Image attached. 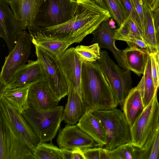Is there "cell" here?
<instances>
[{"mask_svg":"<svg viewBox=\"0 0 159 159\" xmlns=\"http://www.w3.org/2000/svg\"><path fill=\"white\" fill-rule=\"evenodd\" d=\"M111 17L109 11L91 0H77L72 18L68 21L48 27H35L37 37L65 40L72 44L81 42L92 34L101 22Z\"/></svg>","mask_w":159,"mask_h":159,"instance_id":"6da1fadb","label":"cell"},{"mask_svg":"<svg viewBox=\"0 0 159 159\" xmlns=\"http://www.w3.org/2000/svg\"><path fill=\"white\" fill-rule=\"evenodd\" d=\"M81 85L82 98L89 110H106L118 106L97 61L83 62Z\"/></svg>","mask_w":159,"mask_h":159,"instance_id":"7a4b0ae2","label":"cell"},{"mask_svg":"<svg viewBox=\"0 0 159 159\" xmlns=\"http://www.w3.org/2000/svg\"><path fill=\"white\" fill-rule=\"evenodd\" d=\"M64 107L38 110L30 106L21 114L39 139L40 142L50 141L56 136L63 121Z\"/></svg>","mask_w":159,"mask_h":159,"instance_id":"3957f363","label":"cell"},{"mask_svg":"<svg viewBox=\"0 0 159 159\" xmlns=\"http://www.w3.org/2000/svg\"><path fill=\"white\" fill-rule=\"evenodd\" d=\"M92 112L98 118L105 129L107 140L105 148L111 150L121 145L132 143L131 126L120 110L116 107Z\"/></svg>","mask_w":159,"mask_h":159,"instance_id":"277c9868","label":"cell"},{"mask_svg":"<svg viewBox=\"0 0 159 159\" xmlns=\"http://www.w3.org/2000/svg\"><path fill=\"white\" fill-rule=\"evenodd\" d=\"M111 88L113 97L122 110L124 100L132 86L131 71L119 67L107 52L101 51L97 61Z\"/></svg>","mask_w":159,"mask_h":159,"instance_id":"5b68a950","label":"cell"},{"mask_svg":"<svg viewBox=\"0 0 159 159\" xmlns=\"http://www.w3.org/2000/svg\"><path fill=\"white\" fill-rule=\"evenodd\" d=\"M77 4L75 0H43L32 26L48 27L70 19Z\"/></svg>","mask_w":159,"mask_h":159,"instance_id":"8992f818","label":"cell"},{"mask_svg":"<svg viewBox=\"0 0 159 159\" xmlns=\"http://www.w3.org/2000/svg\"><path fill=\"white\" fill-rule=\"evenodd\" d=\"M37 59L43 67L46 82L58 103L68 94V86L57 57L43 48L35 45Z\"/></svg>","mask_w":159,"mask_h":159,"instance_id":"52a82bcc","label":"cell"},{"mask_svg":"<svg viewBox=\"0 0 159 159\" xmlns=\"http://www.w3.org/2000/svg\"><path fill=\"white\" fill-rule=\"evenodd\" d=\"M32 43L25 30L18 35L13 49L5 57L0 74V87L8 85L16 70L25 64L30 54Z\"/></svg>","mask_w":159,"mask_h":159,"instance_id":"ba28073f","label":"cell"},{"mask_svg":"<svg viewBox=\"0 0 159 159\" xmlns=\"http://www.w3.org/2000/svg\"><path fill=\"white\" fill-rule=\"evenodd\" d=\"M0 159H34L32 151L13 129L0 109Z\"/></svg>","mask_w":159,"mask_h":159,"instance_id":"9c48e42d","label":"cell"},{"mask_svg":"<svg viewBox=\"0 0 159 159\" xmlns=\"http://www.w3.org/2000/svg\"><path fill=\"white\" fill-rule=\"evenodd\" d=\"M157 90L152 100L131 126L132 143L141 148L159 121V102Z\"/></svg>","mask_w":159,"mask_h":159,"instance_id":"30bf717a","label":"cell"},{"mask_svg":"<svg viewBox=\"0 0 159 159\" xmlns=\"http://www.w3.org/2000/svg\"><path fill=\"white\" fill-rule=\"evenodd\" d=\"M0 109L13 129L33 152L40 141L21 113L2 96L0 97Z\"/></svg>","mask_w":159,"mask_h":159,"instance_id":"8fae6325","label":"cell"},{"mask_svg":"<svg viewBox=\"0 0 159 159\" xmlns=\"http://www.w3.org/2000/svg\"><path fill=\"white\" fill-rule=\"evenodd\" d=\"M57 142L60 148L82 151L90 148L100 146L91 136L77 125H67L59 129Z\"/></svg>","mask_w":159,"mask_h":159,"instance_id":"7c38bea8","label":"cell"},{"mask_svg":"<svg viewBox=\"0 0 159 159\" xmlns=\"http://www.w3.org/2000/svg\"><path fill=\"white\" fill-rule=\"evenodd\" d=\"M57 59L65 76L68 89H74L82 98L81 83L84 62L79 57L75 48L67 49Z\"/></svg>","mask_w":159,"mask_h":159,"instance_id":"4fadbf2b","label":"cell"},{"mask_svg":"<svg viewBox=\"0 0 159 159\" xmlns=\"http://www.w3.org/2000/svg\"><path fill=\"white\" fill-rule=\"evenodd\" d=\"M9 6L4 0H0V36L10 52L15 45L18 35L26 27L17 18Z\"/></svg>","mask_w":159,"mask_h":159,"instance_id":"5bb4252c","label":"cell"},{"mask_svg":"<svg viewBox=\"0 0 159 159\" xmlns=\"http://www.w3.org/2000/svg\"><path fill=\"white\" fill-rule=\"evenodd\" d=\"M46 78L43 67L39 61H30L18 69L10 83L7 86L0 87V90L6 89L22 87L31 85Z\"/></svg>","mask_w":159,"mask_h":159,"instance_id":"9a60e30c","label":"cell"},{"mask_svg":"<svg viewBox=\"0 0 159 159\" xmlns=\"http://www.w3.org/2000/svg\"><path fill=\"white\" fill-rule=\"evenodd\" d=\"M110 19L102 21L92 34L93 38L91 43H98L101 48H107L111 52L119 66L125 69H128L124 61L122 50L115 45L116 39L114 36L116 28L112 27L109 24Z\"/></svg>","mask_w":159,"mask_h":159,"instance_id":"2e32d148","label":"cell"},{"mask_svg":"<svg viewBox=\"0 0 159 159\" xmlns=\"http://www.w3.org/2000/svg\"><path fill=\"white\" fill-rule=\"evenodd\" d=\"M28 102L30 107L38 110L49 109L58 103L46 81L39 82L30 86Z\"/></svg>","mask_w":159,"mask_h":159,"instance_id":"e0dca14e","label":"cell"},{"mask_svg":"<svg viewBox=\"0 0 159 159\" xmlns=\"http://www.w3.org/2000/svg\"><path fill=\"white\" fill-rule=\"evenodd\" d=\"M26 27L33 25L43 0H4Z\"/></svg>","mask_w":159,"mask_h":159,"instance_id":"ac0fdd59","label":"cell"},{"mask_svg":"<svg viewBox=\"0 0 159 159\" xmlns=\"http://www.w3.org/2000/svg\"><path fill=\"white\" fill-rule=\"evenodd\" d=\"M89 108L82 98L73 88L68 89V98L64 108L63 120L70 125H74L82 117Z\"/></svg>","mask_w":159,"mask_h":159,"instance_id":"d6986e66","label":"cell"},{"mask_svg":"<svg viewBox=\"0 0 159 159\" xmlns=\"http://www.w3.org/2000/svg\"><path fill=\"white\" fill-rule=\"evenodd\" d=\"M77 125L97 142L100 147L105 146L107 143L105 129L100 120L92 111L87 110Z\"/></svg>","mask_w":159,"mask_h":159,"instance_id":"ffe728a7","label":"cell"},{"mask_svg":"<svg viewBox=\"0 0 159 159\" xmlns=\"http://www.w3.org/2000/svg\"><path fill=\"white\" fill-rule=\"evenodd\" d=\"M127 43L129 47L122 50L124 61L128 69L140 76L144 73L150 51Z\"/></svg>","mask_w":159,"mask_h":159,"instance_id":"44dd1931","label":"cell"},{"mask_svg":"<svg viewBox=\"0 0 159 159\" xmlns=\"http://www.w3.org/2000/svg\"><path fill=\"white\" fill-rule=\"evenodd\" d=\"M144 108L139 89L137 86L131 88L125 99L122 110L130 126Z\"/></svg>","mask_w":159,"mask_h":159,"instance_id":"7402d4cb","label":"cell"},{"mask_svg":"<svg viewBox=\"0 0 159 159\" xmlns=\"http://www.w3.org/2000/svg\"><path fill=\"white\" fill-rule=\"evenodd\" d=\"M31 86L6 89L0 90V97H3L20 113L30 107L28 102L29 90Z\"/></svg>","mask_w":159,"mask_h":159,"instance_id":"603a6c76","label":"cell"},{"mask_svg":"<svg viewBox=\"0 0 159 159\" xmlns=\"http://www.w3.org/2000/svg\"><path fill=\"white\" fill-rule=\"evenodd\" d=\"M32 43L43 48L57 57L71 45V42L65 40L44 37H31Z\"/></svg>","mask_w":159,"mask_h":159,"instance_id":"cb8c5ba5","label":"cell"},{"mask_svg":"<svg viewBox=\"0 0 159 159\" xmlns=\"http://www.w3.org/2000/svg\"><path fill=\"white\" fill-rule=\"evenodd\" d=\"M144 16L143 36L144 40L151 51H157L156 31L153 19V12L143 2Z\"/></svg>","mask_w":159,"mask_h":159,"instance_id":"d4e9b609","label":"cell"},{"mask_svg":"<svg viewBox=\"0 0 159 159\" xmlns=\"http://www.w3.org/2000/svg\"><path fill=\"white\" fill-rule=\"evenodd\" d=\"M141 149L140 159H159V121Z\"/></svg>","mask_w":159,"mask_h":159,"instance_id":"484cf974","label":"cell"},{"mask_svg":"<svg viewBox=\"0 0 159 159\" xmlns=\"http://www.w3.org/2000/svg\"><path fill=\"white\" fill-rule=\"evenodd\" d=\"M110 159H140L141 148L132 143L121 145L115 149L108 150Z\"/></svg>","mask_w":159,"mask_h":159,"instance_id":"4316f807","label":"cell"},{"mask_svg":"<svg viewBox=\"0 0 159 159\" xmlns=\"http://www.w3.org/2000/svg\"><path fill=\"white\" fill-rule=\"evenodd\" d=\"M114 37L116 40L121 41L129 37L136 38L144 40L142 31L129 16L116 29Z\"/></svg>","mask_w":159,"mask_h":159,"instance_id":"83f0119b","label":"cell"},{"mask_svg":"<svg viewBox=\"0 0 159 159\" xmlns=\"http://www.w3.org/2000/svg\"><path fill=\"white\" fill-rule=\"evenodd\" d=\"M32 153L34 159H63L61 148L51 142H39Z\"/></svg>","mask_w":159,"mask_h":159,"instance_id":"f1b7e54d","label":"cell"},{"mask_svg":"<svg viewBox=\"0 0 159 159\" xmlns=\"http://www.w3.org/2000/svg\"><path fill=\"white\" fill-rule=\"evenodd\" d=\"M143 74L144 78V84L143 92L142 97L144 106L145 108L152 100L156 91L158 89H155L152 79L151 72V59L149 55Z\"/></svg>","mask_w":159,"mask_h":159,"instance_id":"f546056e","label":"cell"},{"mask_svg":"<svg viewBox=\"0 0 159 159\" xmlns=\"http://www.w3.org/2000/svg\"><path fill=\"white\" fill-rule=\"evenodd\" d=\"M101 48L98 43H93L89 46L79 45L75 48V50L80 59L83 62L97 61L101 57Z\"/></svg>","mask_w":159,"mask_h":159,"instance_id":"4dcf8cb0","label":"cell"},{"mask_svg":"<svg viewBox=\"0 0 159 159\" xmlns=\"http://www.w3.org/2000/svg\"><path fill=\"white\" fill-rule=\"evenodd\" d=\"M111 17L120 27L128 18L117 0H103Z\"/></svg>","mask_w":159,"mask_h":159,"instance_id":"1f68e13d","label":"cell"},{"mask_svg":"<svg viewBox=\"0 0 159 159\" xmlns=\"http://www.w3.org/2000/svg\"><path fill=\"white\" fill-rule=\"evenodd\" d=\"M117 0L121 6L127 17L128 18L129 16L142 31L139 19L134 8L131 0Z\"/></svg>","mask_w":159,"mask_h":159,"instance_id":"d6a6232c","label":"cell"},{"mask_svg":"<svg viewBox=\"0 0 159 159\" xmlns=\"http://www.w3.org/2000/svg\"><path fill=\"white\" fill-rule=\"evenodd\" d=\"M151 62V72L152 77L156 89L159 87V65L157 51H150L149 52Z\"/></svg>","mask_w":159,"mask_h":159,"instance_id":"836d02e7","label":"cell"},{"mask_svg":"<svg viewBox=\"0 0 159 159\" xmlns=\"http://www.w3.org/2000/svg\"><path fill=\"white\" fill-rule=\"evenodd\" d=\"M134 8L139 19L143 34L144 30V16L143 8V0H131Z\"/></svg>","mask_w":159,"mask_h":159,"instance_id":"e575fe53","label":"cell"},{"mask_svg":"<svg viewBox=\"0 0 159 159\" xmlns=\"http://www.w3.org/2000/svg\"><path fill=\"white\" fill-rule=\"evenodd\" d=\"M102 147L92 148L83 152L85 159H100V152Z\"/></svg>","mask_w":159,"mask_h":159,"instance_id":"d590c367","label":"cell"},{"mask_svg":"<svg viewBox=\"0 0 159 159\" xmlns=\"http://www.w3.org/2000/svg\"><path fill=\"white\" fill-rule=\"evenodd\" d=\"M123 41L127 43L134 44L138 47L146 50L151 51L145 41L142 39L134 37H129L125 39Z\"/></svg>","mask_w":159,"mask_h":159,"instance_id":"8d00e7d4","label":"cell"},{"mask_svg":"<svg viewBox=\"0 0 159 159\" xmlns=\"http://www.w3.org/2000/svg\"><path fill=\"white\" fill-rule=\"evenodd\" d=\"M153 12L159 7V0H143Z\"/></svg>","mask_w":159,"mask_h":159,"instance_id":"74e56055","label":"cell"},{"mask_svg":"<svg viewBox=\"0 0 159 159\" xmlns=\"http://www.w3.org/2000/svg\"><path fill=\"white\" fill-rule=\"evenodd\" d=\"M153 19L156 32L159 30V7L153 12Z\"/></svg>","mask_w":159,"mask_h":159,"instance_id":"f35d334b","label":"cell"},{"mask_svg":"<svg viewBox=\"0 0 159 159\" xmlns=\"http://www.w3.org/2000/svg\"><path fill=\"white\" fill-rule=\"evenodd\" d=\"M100 159H110L108 149L102 148L100 152Z\"/></svg>","mask_w":159,"mask_h":159,"instance_id":"ab89813d","label":"cell"},{"mask_svg":"<svg viewBox=\"0 0 159 159\" xmlns=\"http://www.w3.org/2000/svg\"><path fill=\"white\" fill-rule=\"evenodd\" d=\"M94 1L98 5L100 6L102 8L108 10V9L106 5L104 2L103 0H91Z\"/></svg>","mask_w":159,"mask_h":159,"instance_id":"60d3db41","label":"cell"},{"mask_svg":"<svg viewBox=\"0 0 159 159\" xmlns=\"http://www.w3.org/2000/svg\"><path fill=\"white\" fill-rule=\"evenodd\" d=\"M156 35L157 46V53L159 65V30L156 32ZM158 89H159V87Z\"/></svg>","mask_w":159,"mask_h":159,"instance_id":"b9f144b4","label":"cell"},{"mask_svg":"<svg viewBox=\"0 0 159 159\" xmlns=\"http://www.w3.org/2000/svg\"><path fill=\"white\" fill-rule=\"evenodd\" d=\"M115 22L113 20V19H110L109 21V25L112 28H116V26L115 25Z\"/></svg>","mask_w":159,"mask_h":159,"instance_id":"7bdbcfd3","label":"cell"}]
</instances>
